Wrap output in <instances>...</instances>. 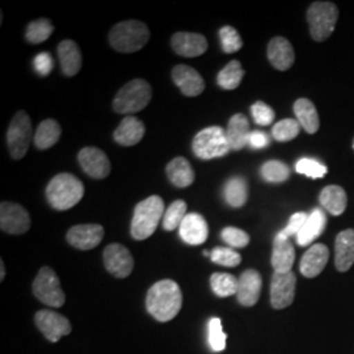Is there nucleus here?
<instances>
[{
	"mask_svg": "<svg viewBox=\"0 0 354 354\" xmlns=\"http://www.w3.org/2000/svg\"><path fill=\"white\" fill-rule=\"evenodd\" d=\"M183 306L180 286L172 279H162L153 283L146 297V308L160 323L171 322L177 317Z\"/></svg>",
	"mask_w": 354,
	"mask_h": 354,
	"instance_id": "nucleus-1",
	"label": "nucleus"
},
{
	"mask_svg": "<svg viewBox=\"0 0 354 354\" xmlns=\"http://www.w3.org/2000/svg\"><path fill=\"white\" fill-rule=\"evenodd\" d=\"M165 203L159 196H151L140 201L136 209L131 221L130 232L136 241H146L156 231L163 218Z\"/></svg>",
	"mask_w": 354,
	"mask_h": 354,
	"instance_id": "nucleus-2",
	"label": "nucleus"
},
{
	"mask_svg": "<svg viewBox=\"0 0 354 354\" xmlns=\"http://www.w3.org/2000/svg\"><path fill=\"white\" fill-rule=\"evenodd\" d=\"M84 196V185L71 174H59L54 177L46 188V198L57 210L74 207Z\"/></svg>",
	"mask_w": 354,
	"mask_h": 354,
	"instance_id": "nucleus-3",
	"label": "nucleus"
},
{
	"mask_svg": "<svg viewBox=\"0 0 354 354\" xmlns=\"http://www.w3.org/2000/svg\"><path fill=\"white\" fill-rule=\"evenodd\" d=\"M150 39L149 26L138 20L118 23L109 33V42L114 50L120 53H136L145 48Z\"/></svg>",
	"mask_w": 354,
	"mask_h": 354,
	"instance_id": "nucleus-4",
	"label": "nucleus"
},
{
	"mask_svg": "<svg viewBox=\"0 0 354 354\" xmlns=\"http://www.w3.org/2000/svg\"><path fill=\"white\" fill-rule=\"evenodd\" d=\"M151 97L150 83L143 79H134L117 92L114 97L113 109L117 113L131 115L145 109Z\"/></svg>",
	"mask_w": 354,
	"mask_h": 354,
	"instance_id": "nucleus-5",
	"label": "nucleus"
},
{
	"mask_svg": "<svg viewBox=\"0 0 354 354\" xmlns=\"http://www.w3.org/2000/svg\"><path fill=\"white\" fill-rule=\"evenodd\" d=\"M339 19V10L330 1H315L307 11L311 37L323 42L333 33Z\"/></svg>",
	"mask_w": 354,
	"mask_h": 354,
	"instance_id": "nucleus-6",
	"label": "nucleus"
},
{
	"mask_svg": "<svg viewBox=\"0 0 354 354\" xmlns=\"http://www.w3.org/2000/svg\"><path fill=\"white\" fill-rule=\"evenodd\" d=\"M193 151L203 160L215 159L231 151L226 131L219 127H210L198 131L193 140Z\"/></svg>",
	"mask_w": 354,
	"mask_h": 354,
	"instance_id": "nucleus-7",
	"label": "nucleus"
},
{
	"mask_svg": "<svg viewBox=\"0 0 354 354\" xmlns=\"http://www.w3.org/2000/svg\"><path fill=\"white\" fill-rule=\"evenodd\" d=\"M33 294L39 302L49 307L59 308L66 302L61 282L50 266H42L33 282Z\"/></svg>",
	"mask_w": 354,
	"mask_h": 354,
	"instance_id": "nucleus-8",
	"label": "nucleus"
},
{
	"mask_svg": "<svg viewBox=\"0 0 354 354\" xmlns=\"http://www.w3.org/2000/svg\"><path fill=\"white\" fill-rule=\"evenodd\" d=\"M30 140H32L30 117L24 111H19L13 115L12 121L7 131V143L13 159L19 160L26 156Z\"/></svg>",
	"mask_w": 354,
	"mask_h": 354,
	"instance_id": "nucleus-9",
	"label": "nucleus"
},
{
	"mask_svg": "<svg viewBox=\"0 0 354 354\" xmlns=\"http://www.w3.org/2000/svg\"><path fill=\"white\" fill-rule=\"evenodd\" d=\"M35 322L45 339L50 342H59L73 330L71 323L67 317L51 310H39L35 317Z\"/></svg>",
	"mask_w": 354,
	"mask_h": 354,
	"instance_id": "nucleus-10",
	"label": "nucleus"
},
{
	"mask_svg": "<svg viewBox=\"0 0 354 354\" xmlns=\"http://www.w3.org/2000/svg\"><path fill=\"white\" fill-rule=\"evenodd\" d=\"M104 266L117 279H127L134 268V259L125 245L114 243L104 250Z\"/></svg>",
	"mask_w": 354,
	"mask_h": 354,
	"instance_id": "nucleus-11",
	"label": "nucleus"
},
{
	"mask_svg": "<svg viewBox=\"0 0 354 354\" xmlns=\"http://www.w3.org/2000/svg\"><path fill=\"white\" fill-rule=\"evenodd\" d=\"M297 276L289 273L274 272L270 282V304L274 310H282L289 307L295 298Z\"/></svg>",
	"mask_w": 354,
	"mask_h": 354,
	"instance_id": "nucleus-12",
	"label": "nucleus"
},
{
	"mask_svg": "<svg viewBox=\"0 0 354 354\" xmlns=\"http://www.w3.org/2000/svg\"><path fill=\"white\" fill-rule=\"evenodd\" d=\"M0 228L11 235L26 234L30 228V216L26 209L15 203L0 205Z\"/></svg>",
	"mask_w": 354,
	"mask_h": 354,
	"instance_id": "nucleus-13",
	"label": "nucleus"
},
{
	"mask_svg": "<svg viewBox=\"0 0 354 354\" xmlns=\"http://www.w3.org/2000/svg\"><path fill=\"white\" fill-rule=\"evenodd\" d=\"M79 165L88 176L102 180L111 174V162L106 153L96 147H84L77 155Z\"/></svg>",
	"mask_w": 354,
	"mask_h": 354,
	"instance_id": "nucleus-14",
	"label": "nucleus"
},
{
	"mask_svg": "<svg viewBox=\"0 0 354 354\" xmlns=\"http://www.w3.org/2000/svg\"><path fill=\"white\" fill-rule=\"evenodd\" d=\"M104 238V228L100 225H76L67 232V241L80 251L96 248Z\"/></svg>",
	"mask_w": 354,
	"mask_h": 354,
	"instance_id": "nucleus-15",
	"label": "nucleus"
},
{
	"mask_svg": "<svg viewBox=\"0 0 354 354\" xmlns=\"http://www.w3.org/2000/svg\"><path fill=\"white\" fill-rule=\"evenodd\" d=\"M263 288V279L254 269H247L238 279L236 299L244 307H252L257 304Z\"/></svg>",
	"mask_w": 354,
	"mask_h": 354,
	"instance_id": "nucleus-16",
	"label": "nucleus"
},
{
	"mask_svg": "<svg viewBox=\"0 0 354 354\" xmlns=\"http://www.w3.org/2000/svg\"><path fill=\"white\" fill-rule=\"evenodd\" d=\"M172 79L180 91L189 97L201 95L205 89L203 76L190 66L178 64L172 71Z\"/></svg>",
	"mask_w": 354,
	"mask_h": 354,
	"instance_id": "nucleus-17",
	"label": "nucleus"
},
{
	"mask_svg": "<svg viewBox=\"0 0 354 354\" xmlns=\"http://www.w3.org/2000/svg\"><path fill=\"white\" fill-rule=\"evenodd\" d=\"M181 239L189 245H201L207 241L209 227L207 222L203 215L198 213H190L184 218L183 223L178 227Z\"/></svg>",
	"mask_w": 354,
	"mask_h": 354,
	"instance_id": "nucleus-18",
	"label": "nucleus"
},
{
	"mask_svg": "<svg viewBox=\"0 0 354 354\" xmlns=\"http://www.w3.org/2000/svg\"><path fill=\"white\" fill-rule=\"evenodd\" d=\"M329 250L324 244H314L308 248L301 260L299 270L306 279L317 277L327 266Z\"/></svg>",
	"mask_w": 354,
	"mask_h": 354,
	"instance_id": "nucleus-19",
	"label": "nucleus"
},
{
	"mask_svg": "<svg viewBox=\"0 0 354 354\" xmlns=\"http://www.w3.org/2000/svg\"><path fill=\"white\" fill-rule=\"evenodd\" d=\"M172 48L178 55L183 57H198L203 55L207 50V41L200 33H188V32H178L172 36L171 39Z\"/></svg>",
	"mask_w": 354,
	"mask_h": 354,
	"instance_id": "nucleus-20",
	"label": "nucleus"
},
{
	"mask_svg": "<svg viewBox=\"0 0 354 354\" xmlns=\"http://www.w3.org/2000/svg\"><path fill=\"white\" fill-rule=\"evenodd\" d=\"M354 264V230L342 231L335 241V266L339 272H348Z\"/></svg>",
	"mask_w": 354,
	"mask_h": 354,
	"instance_id": "nucleus-21",
	"label": "nucleus"
},
{
	"mask_svg": "<svg viewBox=\"0 0 354 354\" xmlns=\"http://www.w3.org/2000/svg\"><path fill=\"white\" fill-rule=\"evenodd\" d=\"M268 58L276 70L286 71L294 64L295 54L290 42L286 38L279 36L269 42Z\"/></svg>",
	"mask_w": 354,
	"mask_h": 354,
	"instance_id": "nucleus-22",
	"label": "nucleus"
},
{
	"mask_svg": "<svg viewBox=\"0 0 354 354\" xmlns=\"http://www.w3.org/2000/svg\"><path fill=\"white\" fill-rule=\"evenodd\" d=\"M145 137V125L140 118L127 115L114 130L113 138L121 146H136Z\"/></svg>",
	"mask_w": 354,
	"mask_h": 354,
	"instance_id": "nucleus-23",
	"label": "nucleus"
},
{
	"mask_svg": "<svg viewBox=\"0 0 354 354\" xmlns=\"http://www.w3.org/2000/svg\"><path fill=\"white\" fill-rule=\"evenodd\" d=\"M327 226V215L322 209H314L304 223V228L297 235V243L301 247H307L324 232Z\"/></svg>",
	"mask_w": 354,
	"mask_h": 354,
	"instance_id": "nucleus-24",
	"label": "nucleus"
},
{
	"mask_svg": "<svg viewBox=\"0 0 354 354\" xmlns=\"http://www.w3.org/2000/svg\"><path fill=\"white\" fill-rule=\"evenodd\" d=\"M250 122L244 114L238 113L231 117L228 121L226 137H227L230 149L238 151L244 149L250 140Z\"/></svg>",
	"mask_w": 354,
	"mask_h": 354,
	"instance_id": "nucleus-25",
	"label": "nucleus"
},
{
	"mask_svg": "<svg viewBox=\"0 0 354 354\" xmlns=\"http://www.w3.org/2000/svg\"><path fill=\"white\" fill-rule=\"evenodd\" d=\"M295 261V250L290 241L281 239L279 236L273 241L272 266L277 273H289Z\"/></svg>",
	"mask_w": 354,
	"mask_h": 354,
	"instance_id": "nucleus-26",
	"label": "nucleus"
},
{
	"mask_svg": "<svg viewBox=\"0 0 354 354\" xmlns=\"http://www.w3.org/2000/svg\"><path fill=\"white\" fill-rule=\"evenodd\" d=\"M58 57L66 76H75L82 68V53L71 39H64L58 45Z\"/></svg>",
	"mask_w": 354,
	"mask_h": 354,
	"instance_id": "nucleus-27",
	"label": "nucleus"
},
{
	"mask_svg": "<svg viewBox=\"0 0 354 354\" xmlns=\"http://www.w3.org/2000/svg\"><path fill=\"white\" fill-rule=\"evenodd\" d=\"M167 176L177 188H187L194 183V171L185 158H175L167 165Z\"/></svg>",
	"mask_w": 354,
	"mask_h": 354,
	"instance_id": "nucleus-28",
	"label": "nucleus"
},
{
	"mask_svg": "<svg viewBox=\"0 0 354 354\" xmlns=\"http://www.w3.org/2000/svg\"><path fill=\"white\" fill-rule=\"evenodd\" d=\"M294 113L297 115V121L304 127V131L308 134H315L319 127V114L317 108L308 99H298L294 104Z\"/></svg>",
	"mask_w": 354,
	"mask_h": 354,
	"instance_id": "nucleus-29",
	"label": "nucleus"
},
{
	"mask_svg": "<svg viewBox=\"0 0 354 354\" xmlns=\"http://www.w3.org/2000/svg\"><path fill=\"white\" fill-rule=\"evenodd\" d=\"M319 200L322 206L328 212L329 214L342 215L348 203V197L345 190L342 189L339 185H329L322 190Z\"/></svg>",
	"mask_w": 354,
	"mask_h": 354,
	"instance_id": "nucleus-30",
	"label": "nucleus"
},
{
	"mask_svg": "<svg viewBox=\"0 0 354 354\" xmlns=\"http://www.w3.org/2000/svg\"><path fill=\"white\" fill-rule=\"evenodd\" d=\"M62 129L55 120H45L35 133V145L39 150H48L61 138Z\"/></svg>",
	"mask_w": 354,
	"mask_h": 354,
	"instance_id": "nucleus-31",
	"label": "nucleus"
},
{
	"mask_svg": "<svg viewBox=\"0 0 354 354\" xmlns=\"http://www.w3.org/2000/svg\"><path fill=\"white\" fill-rule=\"evenodd\" d=\"M225 200L232 207H241L248 200L247 181L241 176L228 178L225 185Z\"/></svg>",
	"mask_w": 354,
	"mask_h": 354,
	"instance_id": "nucleus-32",
	"label": "nucleus"
},
{
	"mask_svg": "<svg viewBox=\"0 0 354 354\" xmlns=\"http://www.w3.org/2000/svg\"><path fill=\"white\" fill-rule=\"evenodd\" d=\"M243 76H244V70L241 67V62L231 61L219 71V74L216 76V82L221 88L232 91L241 86Z\"/></svg>",
	"mask_w": 354,
	"mask_h": 354,
	"instance_id": "nucleus-33",
	"label": "nucleus"
},
{
	"mask_svg": "<svg viewBox=\"0 0 354 354\" xmlns=\"http://www.w3.org/2000/svg\"><path fill=\"white\" fill-rule=\"evenodd\" d=\"M212 290L219 298H226L236 295L238 292V279L230 273H214L210 277Z\"/></svg>",
	"mask_w": 354,
	"mask_h": 354,
	"instance_id": "nucleus-34",
	"label": "nucleus"
},
{
	"mask_svg": "<svg viewBox=\"0 0 354 354\" xmlns=\"http://www.w3.org/2000/svg\"><path fill=\"white\" fill-rule=\"evenodd\" d=\"M54 32V26L48 19H38L26 28V37L30 44H41L50 37Z\"/></svg>",
	"mask_w": 354,
	"mask_h": 354,
	"instance_id": "nucleus-35",
	"label": "nucleus"
},
{
	"mask_svg": "<svg viewBox=\"0 0 354 354\" xmlns=\"http://www.w3.org/2000/svg\"><path fill=\"white\" fill-rule=\"evenodd\" d=\"M185 216H187V203L183 200H177L175 203H171L169 207L165 210L163 228L165 231H174L175 228L180 227Z\"/></svg>",
	"mask_w": 354,
	"mask_h": 354,
	"instance_id": "nucleus-36",
	"label": "nucleus"
},
{
	"mask_svg": "<svg viewBox=\"0 0 354 354\" xmlns=\"http://www.w3.org/2000/svg\"><path fill=\"white\" fill-rule=\"evenodd\" d=\"M261 176L268 183H283L290 176V169L279 160H269L261 167Z\"/></svg>",
	"mask_w": 354,
	"mask_h": 354,
	"instance_id": "nucleus-37",
	"label": "nucleus"
},
{
	"mask_svg": "<svg viewBox=\"0 0 354 354\" xmlns=\"http://www.w3.org/2000/svg\"><path fill=\"white\" fill-rule=\"evenodd\" d=\"M207 329H209L207 340H209V345H210L212 351L215 353L223 352L226 349L227 335L223 332L221 319L219 317H212L210 322H209Z\"/></svg>",
	"mask_w": 354,
	"mask_h": 354,
	"instance_id": "nucleus-38",
	"label": "nucleus"
},
{
	"mask_svg": "<svg viewBox=\"0 0 354 354\" xmlns=\"http://www.w3.org/2000/svg\"><path fill=\"white\" fill-rule=\"evenodd\" d=\"M301 130V125L297 120L292 118H285L279 121L273 129H272V136L273 138L279 142H289L298 137Z\"/></svg>",
	"mask_w": 354,
	"mask_h": 354,
	"instance_id": "nucleus-39",
	"label": "nucleus"
},
{
	"mask_svg": "<svg viewBox=\"0 0 354 354\" xmlns=\"http://www.w3.org/2000/svg\"><path fill=\"white\" fill-rule=\"evenodd\" d=\"M219 38H221L222 49L227 54L236 53V51L241 50V46H243V41H241L239 32L232 26H222L219 30Z\"/></svg>",
	"mask_w": 354,
	"mask_h": 354,
	"instance_id": "nucleus-40",
	"label": "nucleus"
},
{
	"mask_svg": "<svg viewBox=\"0 0 354 354\" xmlns=\"http://www.w3.org/2000/svg\"><path fill=\"white\" fill-rule=\"evenodd\" d=\"M212 261L218 266H227V268H234L238 266L241 263V256L232 248L227 247H216L212 251L210 256Z\"/></svg>",
	"mask_w": 354,
	"mask_h": 354,
	"instance_id": "nucleus-41",
	"label": "nucleus"
},
{
	"mask_svg": "<svg viewBox=\"0 0 354 354\" xmlns=\"http://www.w3.org/2000/svg\"><path fill=\"white\" fill-rule=\"evenodd\" d=\"M298 174L311 178H322L327 175V167L315 159L302 158L295 165Z\"/></svg>",
	"mask_w": 354,
	"mask_h": 354,
	"instance_id": "nucleus-42",
	"label": "nucleus"
},
{
	"mask_svg": "<svg viewBox=\"0 0 354 354\" xmlns=\"http://www.w3.org/2000/svg\"><path fill=\"white\" fill-rule=\"evenodd\" d=\"M222 239L231 248H244L250 244V235L241 228L226 227L222 231Z\"/></svg>",
	"mask_w": 354,
	"mask_h": 354,
	"instance_id": "nucleus-43",
	"label": "nucleus"
},
{
	"mask_svg": "<svg viewBox=\"0 0 354 354\" xmlns=\"http://www.w3.org/2000/svg\"><path fill=\"white\" fill-rule=\"evenodd\" d=\"M307 218H308V214L304 213V212L291 215L288 226L283 228L282 231H279L276 236H279L281 239H285V241H290L291 236L297 238L299 231L304 228Z\"/></svg>",
	"mask_w": 354,
	"mask_h": 354,
	"instance_id": "nucleus-44",
	"label": "nucleus"
},
{
	"mask_svg": "<svg viewBox=\"0 0 354 354\" xmlns=\"http://www.w3.org/2000/svg\"><path fill=\"white\" fill-rule=\"evenodd\" d=\"M251 113H252L253 120L257 125L260 127H268L274 121V111L263 102H257L251 106Z\"/></svg>",
	"mask_w": 354,
	"mask_h": 354,
	"instance_id": "nucleus-45",
	"label": "nucleus"
},
{
	"mask_svg": "<svg viewBox=\"0 0 354 354\" xmlns=\"http://www.w3.org/2000/svg\"><path fill=\"white\" fill-rule=\"evenodd\" d=\"M53 58H51L50 54L44 51V53H39L38 55H36L35 58V68L37 71L38 74L41 76H48L53 70Z\"/></svg>",
	"mask_w": 354,
	"mask_h": 354,
	"instance_id": "nucleus-46",
	"label": "nucleus"
},
{
	"mask_svg": "<svg viewBox=\"0 0 354 354\" xmlns=\"http://www.w3.org/2000/svg\"><path fill=\"white\" fill-rule=\"evenodd\" d=\"M269 143H270V140H269V137L266 136V133L259 131V130L251 131L248 145L253 149H257V150L266 149V146H269Z\"/></svg>",
	"mask_w": 354,
	"mask_h": 354,
	"instance_id": "nucleus-47",
	"label": "nucleus"
},
{
	"mask_svg": "<svg viewBox=\"0 0 354 354\" xmlns=\"http://www.w3.org/2000/svg\"><path fill=\"white\" fill-rule=\"evenodd\" d=\"M6 277V266L3 263V260L0 261V281H3Z\"/></svg>",
	"mask_w": 354,
	"mask_h": 354,
	"instance_id": "nucleus-48",
	"label": "nucleus"
},
{
	"mask_svg": "<svg viewBox=\"0 0 354 354\" xmlns=\"http://www.w3.org/2000/svg\"><path fill=\"white\" fill-rule=\"evenodd\" d=\"M353 150H354V140H353Z\"/></svg>",
	"mask_w": 354,
	"mask_h": 354,
	"instance_id": "nucleus-49",
	"label": "nucleus"
}]
</instances>
